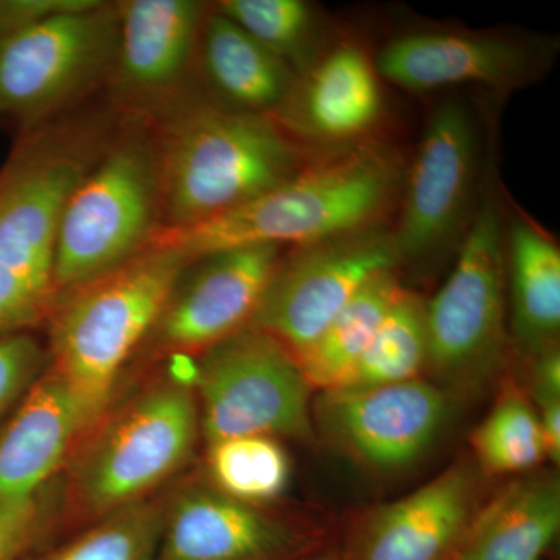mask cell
Listing matches in <instances>:
<instances>
[{
	"label": "cell",
	"mask_w": 560,
	"mask_h": 560,
	"mask_svg": "<svg viewBox=\"0 0 560 560\" xmlns=\"http://www.w3.org/2000/svg\"><path fill=\"white\" fill-rule=\"evenodd\" d=\"M200 430L208 444L235 436L313 441L312 386L282 342L246 327L197 364Z\"/></svg>",
	"instance_id": "9"
},
{
	"label": "cell",
	"mask_w": 560,
	"mask_h": 560,
	"mask_svg": "<svg viewBox=\"0 0 560 560\" xmlns=\"http://www.w3.org/2000/svg\"><path fill=\"white\" fill-rule=\"evenodd\" d=\"M43 359V349L32 335L20 331L0 337V416L31 388Z\"/></svg>",
	"instance_id": "30"
},
{
	"label": "cell",
	"mask_w": 560,
	"mask_h": 560,
	"mask_svg": "<svg viewBox=\"0 0 560 560\" xmlns=\"http://www.w3.org/2000/svg\"><path fill=\"white\" fill-rule=\"evenodd\" d=\"M68 0H0V36L25 22L60 9Z\"/></svg>",
	"instance_id": "32"
},
{
	"label": "cell",
	"mask_w": 560,
	"mask_h": 560,
	"mask_svg": "<svg viewBox=\"0 0 560 560\" xmlns=\"http://www.w3.org/2000/svg\"><path fill=\"white\" fill-rule=\"evenodd\" d=\"M429 366L425 300L401 290L342 388H370L423 378Z\"/></svg>",
	"instance_id": "25"
},
{
	"label": "cell",
	"mask_w": 560,
	"mask_h": 560,
	"mask_svg": "<svg viewBox=\"0 0 560 560\" xmlns=\"http://www.w3.org/2000/svg\"><path fill=\"white\" fill-rule=\"evenodd\" d=\"M477 467L488 475L530 474L548 459L539 416L517 386H506L470 438Z\"/></svg>",
	"instance_id": "26"
},
{
	"label": "cell",
	"mask_w": 560,
	"mask_h": 560,
	"mask_svg": "<svg viewBox=\"0 0 560 560\" xmlns=\"http://www.w3.org/2000/svg\"><path fill=\"white\" fill-rule=\"evenodd\" d=\"M530 396L534 408L560 401L559 346L530 357Z\"/></svg>",
	"instance_id": "31"
},
{
	"label": "cell",
	"mask_w": 560,
	"mask_h": 560,
	"mask_svg": "<svg viewBox=\"0 0 560 560\" xmlns=\"http://www.w3.org/2000/svg\"><path fill=\"white\" fill-rule=\"evenodd\" d=\"M119 36L117 2L68 0L0 36V119L24 130L66 113L108 83Z\"/></svg>",
	"instance_id": "7"
},
{
	"label": "cell",
	"mask_w": 560,
	"mask_h": 560,
	"mask_svg": "<svg viewBox=\"0 0 560 560\" xmlns=\"http://www.w3.org/2000/svg\"><path fill=\"white\" fill-rule=\"evenodd\" d=\"M385 103L374 62L355 44L329 50L304 75L272 114L298 142L345 149L368 140L382 119Z\"/></svg>",
	"instance_id": "18"
},
{
	"label": "cell",
	"mask_w": 560,
	"mask_h": 560,
	"mask_svg": "<svg viewBox=\"0 0 560 560\" xmlns=\"http://www.w3.org/2000/svg\"><path fill=\"white\" fill-rule=\"evenodd\" d=\"M120 125L109 114L62 117L14 143L0 168V337L35 326L57 304L62 209Z\"/></svg>",
	"instance_id": "2"
},
{
	"label": "cell",
	"mask_w": 560,
	"mask_h": 560,
	"mask_svg": "<svg viewBox=\"0 0 560 560\" xmlns=\"http://www.w3.org/2000/svg\"><path fill=\"white\" fill-rule=\"evenodd\" d=\"M308 536L217 489H190L165 510L154 560H296Z\"/></svg>",
	"instance_id": "17"
},
{
	"label": "cell",
	"mask_w": 560,
	"mask_h": 560,
	"mask_svg": "<svg viewBox=\"0 0 560 560\" xmlns=\"http://www.w3.org/2000/svg\"><path fill=\"white\" fill-rule=\"evenodd\" d=\"M551 47L490 33L419 31L390 39L378 51L382 79L401 90L427 92L480 86L508 92L540 79Z\"/></svg>",
	"instance_id": "14"
},
{
	"label": "cell",
	"mask_w": 560,
	"mask_h": 560,
	"mask_svg": "<svg viewBox=\"0 0 560 560\" xmlns=\"http://www.w3.org/2000/svg\"><path fill=\"white\" fill-rule=\"evenodd\" d=\"M208 467L219 492L254 506L279 499L290 485V456L278 438L250 434L210 442Z\"/></svg>",
	"instance_id": "28"
},
{
	"label": "cell",
	"mask_w": 560,
	"mask_h": 560,
	"mask_svg": "<svg viewBox=\"0 0 560 560\" xmlns=\"http://www.w3.org/2000/svg\"><path fill=\"white\" fill-rule=\"evenodd\" d=\"M197 396L178 381L143 390L98 434L77 486L91 514L120 510L167 480L189 459L200 433Z\"/></svg>",
	"instance_id": "10"
},
{
	"label": "cell",
	"mask_w": 560,
	"mask_h": 560,
	"mask_svg": "<svg viewBox=\"0 0 560 560\" xmlns=\"http://www.w3.org/2000/svg\"><path fill=\"white\" fill-rule=\"evenodd\" d=\"M197 66L210 101L265 116L280 108L298 79L285 62L215 9H209L202 24Z\"/></svg>",
	"instance_id": "21"
},
{
	"label": "cell",
	"mask_w": 560,
	"mask_h": 560,
	"mask_svg": "<svg viewBox=\"0 0 560 560\" xmlns=\"http://www.w3.org/2000/svg\"><path fill=\"white\" fill-rule=\"evenodd\" d=\"M280 259V246L256 245L191 260L151 334L165 349L208 350L246 329Z\"/></svg>",
	"instance_id": "16"
},
{
	"label": "cell",
	"mask_w": 560,
	"mask_h": 560,
	"mask_svg": "<svg viewBox=\"0 0 560 560\" xmlns=\"http://www.w3.org/2000/svg\"><path fill=\"white\" fill-rule=\"evenodd\" d=\"M480 506V469L459 460L408 495L363 512L346 533L340 559L452 560Z\"/></svg>",
	"instance_id": "15"
},
{
	"label": "cell",
	"mask_w": 560,
	"mask_h": 560,
	"mask_svg": "<svg viewBox=\"0 0 560 560\" xmlns=\"http://www.w3.org/2000/svg\"><path fill=\"white\" fill-rule=\"evenodd\" d=\"M84 429L79 405L57 372L32 383L0 436V501L38 495Z\"/></svg>",
	"instance_id": "19"
},
{
	"label": "cell",
	"mask_w": 560,
	"mask_h": 560,
	"mask_svg": "<svg viewBox=\"0 0 560 560\" xmlns=\"http://www.w3.org/2000/svg\"><path fill=\"white\" fill-rule=\"evenodd\" d=\"M559 529L558 477L530 471L481 503L452 560H540Z\"/></svg>",
	"instance_id": "20"
},
{
	"label": "cell",
	"mask_w": 560,
	"mask_h": 560,
	"mask_svg": "<svg viewBox=\"0 0 560 560\" xmlns=\"http://www.w3.org/2000/svg\"><path fill=\"white\" fill-rule=\"evenodd\" d=\"M149 121L160 161V231L186 230L241 208L312 158L275 117L228 109L190 92Z\"/></svg>",
	"instance_id": "3"
},
{
	"label": "cell",
	"mask_w": 560,
	"mask_h": 560,
	"mask_svg": "<svg viewBox=\"0 0 560 560\" xmlns=\"http://www.w3.org/2000/svg\"><path fill=\"white\" fill-rule=\"evenodd\" d=\"M189 264L179 250L150 246L61 298L51 324V371L68 386L86 429L108 407L125 363L153 330Z\"/></svg>",
	"instance_id": "4"
},
{
	"label": "cell",
	"mask_w": 560,
	"mask_h": 560,
	"mask_svg": "<svg viewBox=\"0 0 560 560\" xmlns=\"http://www.w3.org/2000/svg\"><path fill=\"white\" fill-rule=\"evenodd\" d=\"M304 75L329 50L323 18L304 0H223L213 7Z\"/></svg>",
	"instance_id": "24"
},
{
	"label": "cell",
	"mask_w": 560,
	"mask_h": 560,
	"mask_svg": "<svg viewBox=\"0 0 560 560\" xmlns=\"http://www.w3.org/2000/svg\"><path fill=\"white\" fill-rule=\"evenodd\" d=\"M397 270L393 232L385 224L296 246L280 259L249 326L298 355L370 280Z\"/></svg>",
	"instance_id": "11"
},
{
	"label": "cell",
	"mask_w": 560,
	"mask_h": 560,
	"mask_svg": "<svg viewBox=\"0 0 560 560\" xmlns=\"http://www.w3.org/2000/svg\"><path fill=\"white\" fill-rule=\"evenodd\" d=\"M401 290L397 271L375 276L308 348L294 355L312 389H338L348 383Z\"/></svg>",
	"instance_id": "23"
},
{
	"label": "cell",
	"mask_w": 560,
	"mask_h": 560,
	"mask_svg": "<svg viewBox=\"0 0 560 560\" xmlns=\"http://www.w3.org/2000/svg\"><path fill=\"white\" fill-rule=\"evenodd\" d=\"M404 158L386 143L364 142L312 156L300 171L241 208L179 231H160L150 246L197 260L242 246L311 245L381 226L400 200Z\"/></svg>",
	"instance_id": "1"
},
{
	"label": "cell",
	"mask_w": 560,
	"mask_h": 560,
	"mask_svg": "<svg viewBox=\"0 0 560 560\" xmlns=\"http://www.w3.org/2000/svg\"><path fill=\"white\" fill-rule=\"evenodd\" d=\"M481 168L480 125L469 105L441 102L405 172L400 217L390 230L399 268L418 271L456 256L488 184Z\"/></svg>",
	"instance_id": "8"
},
{
	"label": "cell",
	"mask_w": 560,
	"mask_h": 560,
	"mask_svg": "<svg viewBox=\"0 0 560 560\" xmlns=\"http://www.w3.org/2000/svg\"><path fill=\"white\" fill-rule=\"evenodd\" d=\"M504 256L511 337L515 348L530 359L559 346V245L533 221L515 217L504 230Z\"/></svg>",
	"instance_id": "22"
},
{
	"label": "cell",
	"mask_w": 560,
	"mask_h": 560,
	"mask_svg": "<svg viewBox=\"0 0 560 560\" xmlns=\"http://www.w3.org/2000/svg\"><path fill=\"white\" fill-rule=\"evenodd\" d=\"M455 397L434 382L319 390L313 430L353 463L394 474L415 466L447 429Z\"/></svg>",
	"instance_id": "12"
},
{
	"label": "cell",
	"mask_w": 560,
	"mask_h": 560,
	"mask_svg": "<svg viewBox=\"0 0 560 560\" xmlns=\"http://www.w3.org/2000/svg\"><path fill=\"white\" fill-rule=\"evenodd\" d=\"M504 217L488 179L477 217L444 285L425 301L429 366L455 399L478 396L506 360Z\"/></svg>",
	"instance_id": "6"
},
{
	"label": "cell",
	"mask_w": 560,
	"mask_h": 560,
	"mask_svg": "<svg viewBox=\"0 0 560 560\" xmlns=\"http://www.w3.org/2000/svg\"><path fill=\"white\" fill-rule=\"evenodd\" d=\"M47 533V515L39 495L0 501V560H25L38 551Z\"/></svg>",
	"instance_id": "29"
},
{
	"label": "cell",
	"mask_w": 560,
	"mask_h": 560,
	"mask_svg": "<svg viewBox=\"0 0 560 560\" xmlns=\"http://www.w3.org/2000/svg\"><path fill=\"white\" fill-rule=\"evenodd\" d=\"M161 228L153 128L124 117L102 156L66 201L55 249L57 302L150 248Z\"/></svg>",
	"instance_id": "5"
},
{
	"label": "cell",
	"mask_w": 560,
	"mask_h": 560,
	"mask_svg": "<svg viewBox=\"0 0 560 560\" xmlns=\"http://www.w3.org/2000/svg\"><path fill=\"white\" fill-rule=\"evenodd\" d=\"M165 508L139 500L103 515L101 521L55 547L25 560H154L164 528Z\"/></svg>",
	"instance_id": "27"
},
{
	"label": "cell",
	"mask_w": 560,
	"mask_h": 560,
	"mask_svg": "<svg viewBox=\"0 0 560 560\" xmlns=\"http://www.w3.org/2000/svg\"><path fill=\"white\" fill-rule=\"evenodd\" d=\"M109 86L121 116L153 119L187 94L209 7L198 0H124Z\"/></svg>",
	"instance_id": "13"
},
{
	"label": "cell",
	"mask_w": 560,
	"mask_h": 560,
	"mask_svg": "<svg viewBox=\"0 0 560 560\" xmlns=\"http://www.w3.org/2000/svg\"><path fill=\"white\" fill-rule=\"evenodd\" d=\"M296 560H341L340 555H335V552H326V555H315V556H305V558L296 559Z\"/></svg>",
	"instance_id": "33"
}]
</instances>
